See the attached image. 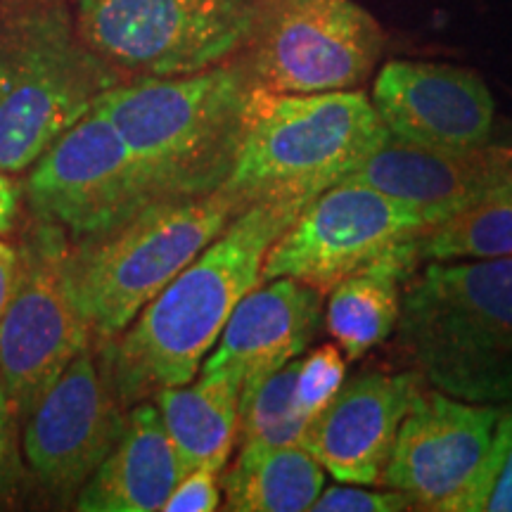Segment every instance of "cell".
Listing matches in <instances>:
<instances>
[{
    "mask_svg": "<svg viewBox=\"0 0 512 512\" xmlns=\"http://www.w3.org/2000/svg\"><path fill=\"white\" fill-rule=\"evenodd\" d=\"M22 427L10 396L0 382V503L15 496L19 482H22V458H19L17 432Z\"/></svg>",
    "mask_w": 512,
    "mask_h": 512,
    "instance_id": "4316f807",
    "label": "cell"
},
{
    "mask_svg": "<svg viewBox=\"0 0 512 512\" xmlns=\"http://www.w3.org/2000/svg\"><path fill=\"white\" fill-rule=\"evenodd\" d=\"M422 384L418 370H370L351 377L306 427L302 446L337 482L380 484Z\"/></svg>",
    "mask_w": 512,
    "mask_h": 512,
    "instance_id": "2e32d148",
    "label": "cell"
},
{
    "mask_svg": "<svg viewBox=\"0 0 512 512\" xmlns=\"http://www.w3.org/2000/svg\"><path fill=\"white\" fill-rule=\"evenodd\" d=\"M126 413L95 349L86 347L24 422L22 448L31 475L57 501H76L124 432Z\"/></svg>",
    "mask_w": 512,
    "mask_h": 512,
    "instance_id": "4fadbf2b",
    "label": "cell"
},
{
    "mask_svg": "<svg viewBox=\"0 0 512 512\" xmlns=\"http://www.w3.org/2000/svg\"><path fill=\"white\" fill-rule=\"evenodd\" d=\"M418 238L406 240L361 266L328 292L325 328L344 351L358 361L396 330L403 287L418 273Z\"/></svg>",
    "mask_w": 512,
    "mask_h": 512,
    "instance_id": "d6986e66",
    "label": "cell"
},
{
    "mask_svg": "<svg viewBox=\"0 0 512 512\" xmlns=\"http://www.w3.org/2000/svg\"><path fill=\"white\" fill-rule=\"evenodd\" d=\"M344 181L370 188L411 204L430 228L477 204L512 195L510 150L472 147L444 150L406 143L389 136L363 159Z\"/></svg>",
    "mask_w": 512,
    "mask_h": 512,
    "instance_id": "5bb4252c",
    "label": "cell"
},
{
    "mask_svg": "<svg viewBox=\"0 0 512 512\" xmlns=\"http://www.w3.org/2000/svg\"><path fill=\"white\" fill-rule=\"evenodd\" d=\"M188 475L157 403L128 408L117 444L76 496L81 512H155Z\"/></svg>",
    "mask_w": 512,
    "mask_h": 512,
    "instance_id": "ac0fdd59",
    "label": "cell"
},
{
    "mask_svg": "<svg viewBox=\"0 0 512 512\" xmlns=\"http://www.w3.org/2000/svg\"><path fill=\"white\" fill-rule=\"evenodd\" d=\"M420 261H494L512 256V195L441 221L418 238Z\"/></svg>",
    "mask_w": 512,
    "mask_h": 512,
    "instance_id": "7402d4cb",
    "label": "cell"
},
{
    "mask_svg": "<svg viewBox=\"0 0 512 512\" xmlns=\"http://www.w3.org/2000/svg\"><path fill=\"white\" fill-rule=\"evenodd\" d=\"M384 50L380 22L354 0H259L235 55L266 93L354 91Z\"/></svg>",
    "mask_w": 512,
    "mask_h": 512,
    "instance_id": "52a82bcc",
    "label": "cell"
},
{
    "mask_svg": "<svg viewBox=\"0 0 512 512\" xmlns=\"http://www.w3.org/2000/svg\"><path fill=\"white\" fill-rule=\"evenodd\" d=\"M316 512H406L415 510L408 496L401 491H370L361 484L339 482L337 486H328L320 491L313 503Z\"/></svg>",
    "mask_w": 512,
    "mask_h": 512,
    "instance_id": "484cf974",
    "label": "cell"
},
{
    "mask_svg": "<svg viewBox=\"0 0 512 512\" xmlns=\"http://www.w3.org/2000/svg\"><path fill=\"white\" fill-rule=\"evenodd\" d=\"M323 292L294 278L254 287L230 313L204 373H223L242 384L283 368L309 349L323 325Z\"/></svg>",
    "mask_w": 512,
    "mask_h": 512,
    "instance_id": "e0dca14e",
    "label": "cell"
},
{
    "mask_svg": "<svg viewBox=\"0 0 512 512\" xmlns=\"http://www.w3.org/2000/svg\"><path fill=\"white\" fill-rule=\"evenodd\" d=\"M17 266H19L17 249L10 247L8 242H0V316H3V311L8 309L12 292H15Z\"/></svg>",
    "mask_w": 512,
    "mask_h": 512,
    "instance_id": "f1b7e54d",
    "label": "cell"
},
{
    "mask_svg": "<svg viewBox=\"0 0 512 512\" xmlns=\"http://www.w3.org/2000/svg\"><path fill=\"white\" fill-rule=\"evenodd\" d=\"M297 373L299 358H294L283 368L242 384L238 418L240 448L302 446L309 422L297 413V406H294Z\"/></svg>",
    "mask_w": 512,
    "mask_h": 512,
    "instance_id": "603a6c76",
    "label": "cell"
},
{
    "mask_svg": "<svg viewBox=\"0 0 512 512\" xmlns=\"http://www.w3.org/2000/svg\"><path fill=\"white\" fill-rule=\"evenodd\" d=\"M256 88L228 60L183 76L119 81L93 110L112 121L159 200L209 197L233 174Z\"/></svg>",
    "mask_w": 512,
    "mask_h": 512,
    "instance_id": "7a4b0ae2",
    "label": "cell"
},
{
    "mask_svg": "<svg viewBox=\"0 0 512 512\" xmlns=\"http://www.w3.org/2000/svg\"><path fill=\"white\" fill-rule=\"evenodd\" d=\"M259 0H79L76 29L119 76H183L233 60Z\"/></svg>",
    "mask_w": 512,
    "mask_h": 512,
    "instance_id": "ba28073f",
    "label": "cell"
},
{
    "mask_svg": "<svg viewBox=\"0 0 512 512\" xmlns=\"http://www.w3.org/2000/svg\"><path fill=\"white\" fill-rule=\"evenodd\" d=\"M242 382L223 373H200L197 382L162 389L155 403L185 472H221L238 441Z\"/></svg>",
    "mask_w": 512,
    "mask_h": 512,
    "instance_id": "ffe728a7",
    "label": "cell"
},
{
    "mask_svg": "<svg viewBox=\"0 0 512 512\" xmlns=\"http://www.w3.org/2000/svg\"><path fill=\"white\" fill-rule=\"evenodd\" d=\"M427 230L430 223L411 204L342 181L313 197L273 242L264 280L294 278L328 294L342 278Z\"/></svg>",
    "mask_w": 512,
    "mask_h": 512,
    "instance_id": "8fae6325",
    "label": "cell"
},
{
    "mask_svg": "<svg viewBox=\"0 0 512 512\" xmlns=\"http://www.w3.org/2000/svg\"><path fill=\"white\" fill-rule=\"evenodd\" d=\"M304 207L264 202L240 211L119 335L95 344L102 375L126 411L195 380L230 313L264 283L273 242Z\"/></svg>",
    "mask_w": 512,
    "mask_h": 512,
    "instance_id": "6da1fadb",
    "label": "cell"
},
{
    "mask_svg": "<svg viewBox=\"0 0 512 512\" xmlns=\"http://www.w3.org/2000/svg\"><path fill=\"white\" fill-rule=\"evenodd\" d=\"M221 491H219V472L207 470H190L185 475L171 496L166 498L164 512H211L219 508Z\"/></svg>",
    "mask_w": 512,
    "mask_h": 512,
    "instance_id": "83f0119b",
    "label": "cell"
},
{
    "mask_svg": "<svg viewBox=\"0 0 512 512\" xmlns=\"http://www.w3.org/2000/svg\"><path fill=\"white\" fill-rule=\"evenodd\" d=\"M396 339L430 387L498 406L512 399V256L430 261L403 287Z\"/></svg>",
    "mask_w": 512,
    "mask_h": 512,
    "instance_id": "3957f363",
    "label": "cell"
},
{
    "mask_svg": "<svg viewBox=\"0 0 512 512\" xmlns=\"http://www.w3.org/2000/svg\"><path fill=\"white\" fill-rule=\"evenodd\" d=\"M17 216V188L0 174V235L8 233Z\"/></svg>",
    "mask_w": 512,
    "mask_h": 512,
    "instance_id": "f546056e",
    "label": "cell"
},
{
    "mask_svg": "<svg viewBox=\"0 0 512 512\" xmlns=\"http://www.w3.org/2000/svg\"><path fill=\"white\" fill-rule=\"evenodd\" d=\"M325 489V467L304 446L240 448L223 477L226 508L233 512L311 510Z\"/></svg>",
    "mask_w": 512,
    "mask_h": 512,
    "instance_id": "44dd1931",
    "label": "cell"
},
{
    "mask_svg": "<svg viewBox=\"0 0 512 512\" xmlns=\"http://www.w3.org/2000/svg\"><path fill=\"white\" fill-rule=\"evenodd\" d=\"M34 164L27 181L31 211L74 240L119 226L159 200L143 166L98 110L76 121Z\"/></svg>",
    "mask_w": 512,
    "mask_h": 512,
    "instance_id": "30bf717a",
    "label": "cell"
},
{
    "mask_svg": "<svg viewBox=\"0 0 512 512\" xmlns=\"http://www.w3.org/2000/svg\"><path fill=\"white\" fill-rule=\"evenodd\" d=\"M465 512H512V399L501 403L489 458Z\"/></svg>",
    "mask_w": 512,
    "mask_h": 512,
    "instance_id": "cb8c5ba5",
    "label": "cell"
},
{
    "mask_svg": "<svg viewBox=\"0 0 512 512\" xmlns=\"http://www.w3.org/2000/svg\"><path fill=\"white\" fill-rule=\"evenodd\" d=\"M498 406L453 399L422 384L399 427L380 484L415 510L465 512L494 441Z\"/></svg>",
    "mask_w": 512,
    "mask_h": 512,
    "instance_id": "7c38bea8",
    "label": "cell"
},
{
    "mask_svg": "<svg viewBox=\"0 0 512 512\" xmlns=\"http://www.w3.org/2000/svg\"><path fill=\"white\" fill-rule=\"evenodd\" d=\"M361 91L266 93L256 88L233 174L219 192L240 211L304 202L342 183L387 138Z\"/></svg>",
    "mask_w": 512,
    "mask_h": 512,
    "instance_id": "277c9868",
    "label": "cell"
},
{
    "mask_svg": "<svg viewBox=\"0 0 512 512\" xmlns=\"http://www.w3.org/2000/svg\"><path fill=\"white\" fill-rule=\"evenodd\" d=\"M121 76L53 0L0 15V171L17 174L93 110Z\"/></svg>",
    "mask_w": 512,
    "mask_h": 512,
    "instance_id": "5b68a950",
    "label": "cell"
},
{
    "mask_svg": "<svg viewBox=\"0 0 512 512\" xmlns=\"http://www.w3.org/2000/svg\"><path fill=\"white\" fill-rule=\"evenodd\" d=\"M373 105L389 136L444 150L486 147L494 131V98L470 69L437 62H387Z\"/></svg>",
    "mask_w": 512,
    "mask_h": 512,
    "instance_id": "9a60e30c",
    "label": "cell"
},
{
    "mask_svg": "<svg viewBox=\"0 0 512 512\" xmlns=\"http://www.w3.org/2000/svg\"><path fill=\"white\" fill-rule=\"evenodd\" d=\"M510 159H512V150H510Z\"/></svg>",
    "mask_w": 512,
    "mask_h": 512,
    "instance_id": "4dcf8cb0",
    "label": "cell"
},
{
    "mask_svg": "<svg viewBox=\"0 0 512 512\" xmlns=\"http://www.w3.org/2000/svg\"><path fill=\"white\" fill-rule=\"evenodd\" d=\"M67 254V230L43 219L31 223L17 247L15 292L0 316V382L22 427L93 342L69 287Z\"/></svg>",
    "mask_w": 512,
    "mask_h": 512,
    "instance_id": "9c48e42d",
    "label": "cell"
},
{
    "mask_svg": "<svg viewBox=\"0 0 512 512\" xmlns=\"http://www.w3.org/2000/svg\"><path fill=\"white\" fill-rule=\"evenodd\" d=\"M344 377H347V361L337 344H323V347L313 349L309 356L299 358L294 406L309 425L335 399V394L342 389Z\"/></svg>",
    "mask_w": 512,
    "mask_h": 512,
    "instance_id": "d4e9b609",
    "label": "cell"
},
{
    "mask_svg": "<svg viewBox=\"0 0 512 512\" xmlns=\"http://www.w3.org/2000/svg\"><path fill=\"white\" fill-rule=\"evenodd\" d=\"M238 214L223 192L166 197L119 226L76 238L67 280L95 344L119 335Z\"/></svg>",
    "mask_w": 512,
    "mask_h": 512,
    "instance_id": "8992f818",
    "label": "cell"
}]
</instances>
